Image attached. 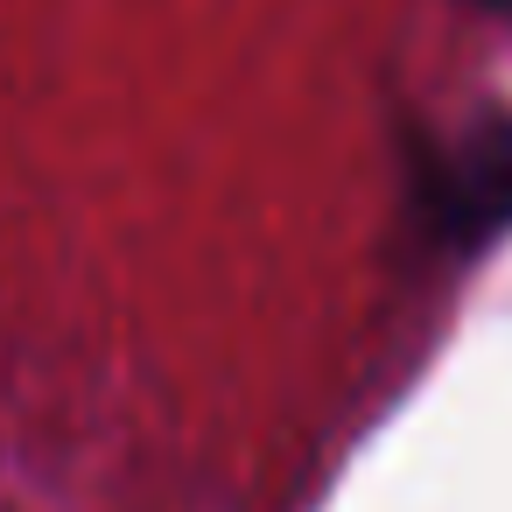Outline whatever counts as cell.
<instances>
[{"instance_id": "obj_1", "label": "cell", "mask_w": 512, "mask_h": 512, "mask_svg": "<svg viewBox=\"0 0 512 512\" xmlns=\"http://www.w3.org/2000/svg\"><path fill=\"white\" fill-rule=\"evenodd\" d=\"M470 8H491V15H505V22H512V0H470Z\"/></svg>"}]
</instances>
